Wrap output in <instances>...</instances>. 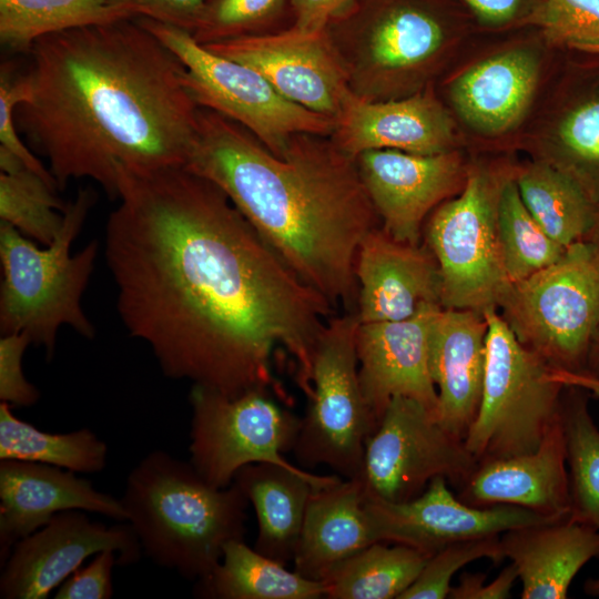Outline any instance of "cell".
I'll list each match as a JSON object with an SVG mask.
<instances>
[{
  "label": "cell",
  "mask_w": 599,
  "mask_h": 599,
  "mask_svg": "<svg viewBox=\"0 0 599 599\" xmlns=\"http://www.w3.org/2000/svg\"><path fill=\"white\" fill-rule=\"evenodd\" d=\"M352 93L367 101L412 95L447 43L436 0H352L325 28Z\"/></svg>",
  "instance_id": "cell-6"
},
{
  "label": "cell",
  "mask_w": 599,
  "mask_h": 599,
  "mask_svg": "<svg viewBox=\"0 0 599 599\" xmlns=\"http://www.w3.org/2000/svg\"><path fill=\"white\" fill-rule=\"evenodd\" d=\"M512 173L468 167L461 191L430 215L425 245L439 268L443 308H497L511 284L502 263L497 212L501 186Z\"/></svg>",
  "instance_id": "cell-9"
},
{
  "label": "cell",
  "mask_w": 599,
  "mask_h": 599,
  "mask_svg": "<svg viewBox=\"0 0 599 599\" xmlns=\"http://www.w3.org/2000/svg\"><path fill=\"white\" fill-rule=\"evenodd\" d=\"M487 558L494 564L505 559L500 535L463 540L448 545L432 555L417 579L398 599H445L453 576L465 565Z\"/></svg>",
  "instance_id": "cell-39"
},
{
  "label": "cell",
  "mask_w": 599,
  "mask_h": 599,
  "mask_svg": "<svg viewBox=\"0 0 599 599\" xmlns=\"http://www.w3.org/2000/svg\"><path fill=\"white\" fill-rule=\"evenodd\" d=\"M585 241L590 243L599 254V211L596 221L588 235L586 236Z\"/></svg>",
  "instance_id": "cell-49"
},
{
  "label": "cell",
  "mask_w": 599,
  "mask_h": 599,
  "mask_svg": "<svg viewBox=\"0 0 599 599\" xmlns=\"http://www.w3.org/2000/svg\"><path fill=\"white\" fill-rule=\"evenodd\" d=\"M440 305H425L414 316L361 323L356 335L358 376L366 405L378 423L393 397L405 396L436 417L438 395L429 372V331Z\"/></svg>",
  "instance_id": "cell-18"
},
{
  "label": "cell",
  "mask_w": 599,
  "mask_h": 599,
  "mask_svg": "<svg viewBox=\"0 0 599 599\" xmlns=\"http://www.w3.org/2000/svg\"><path fill=\"white\" fill-rule=\"evenodd\" d=\"M583 591L588 596L599 597V577L588 579L583 583Z\"/></svg>",
  "instance_id": "cell-50"
},
{
  "label": "cell",
  "mask_w": 599,
  "mask_h": 599,
  "mask_svg": "<svg viewBox=\"0 0 599 599\" xmlns=\"http://www.w3.org/2000/svg\"><path fill=\"white\" fill-rule=\"evenodd\" d=\"M185 68V84L199 106L243 125L273 154L283 155L293 135H332L335 120L284 98L257 71L217 55L189 30L136 17Z\"/></svg>",
  "instance_id": "cell-11"
},
{
  "label": "cell",
  "mask_w": 599,
  "mask_h": 599,
  "mask_svg": "<svg viewBox=\"0 0 599 599\" xmlns=\"http://www.w3.org/2000/svg\"><path fill=\"white\" fill-rule=\"evenodd\" d=\"M321 580L302 577L244 540H232L213 572L197 581L195 595L214 599H319L325 597Z\"/></svg>",
  "instance_id": "cell-28"
},
{
  "label": "cell",
  "mask_w": 599,
  "mask_h": 599,
  "mask_svg": "<svg viewBox=\"0 0 599 599\" xmlns=\"http://www.w3.org/2000/svg\"><path fill=\"white\" fill-rule=\"evenodd\" d=\"M497 309L517 339L552 368L583 372L599 324V254L568 246L550 266L511 283Z\"/></svg>",
  "instance_id": "cell-8"
},
{
  "label": "cell",
  "mask_w": 599,
  "mask_h": 599,
  "mask_svg": "<svg viewBox=\"0 0 599 599\" xmlns=\"http://www.w3.org/2000/svg\"><path fill=\"white\" fill-rule=\"evenodd\" d=\"M518 572L510 562L490 582L486 583L485 573L464 572L459 577L458 583L450 588L448 598L450 599H507L510 597Z\"/></svg>",
  "instance_id": "cell-44"
},
{
  "label": "cell",
  "mask_w": 599,
  "mask_h": 599,
  "mask_svg": "<svg viewBox=\"0 0 599 599\" xmlns=\"http://www.w3.org/2000/svg\"><path fill=\"white\" fill-rule=\"evenodd\" d=\"M364 509L375 541L406 545L429 556L454 542L559 521L517 506L467 505L451 493L443 476L432 479L412 500L364 498Z\"/></svg>",
  "instance_id": "cell-16"
},
{
  "label": "cell",
  "mask_w": 599,
  "mask_h": 599,
  "mask_svg": "<svg viewBox=\"0 0 599 599\" xmlns=\"http://www.w3.org/2000/svg\"><path fill=\"white\" fill-rule=\"evenodd\" d=\"M352 0H290L293 23L291 27L304 33L324 31L328 21Z\"/></svg>",
  "instance_id": "cell-46"
},
{
  "label": "cell",
  "mask_w": 599,
  "mask_h": 599,
  "mask_svg": "<svg viewBox=\"0 0 599 599\" xmlns=\"http://www.w3.org/2000/svg\"><path fill=\"white\" fill-rule=\"evenodd\" d=\"M132 18L143 17L172 24L191 33L196 28L207 0H112Z\"/></svg>",
  "instance_id": "cell-43"
},
{
  "label": "cell",
  "mask_w": 599,
  "mask_h": 599,
  "mask_svg": "<svg viewBox=\"0 0 599 599\" xmlns=\"http://www.w3.org/2000/svg\"><path fill=\"white\" fill-rule=\"evenodd\" d=\"M290 0H207L192 32L201 43L270 33L284 17Z\"/></svg>",
  "instance_id": "cell-37"
},
{
  "label": "cell",
  "mask_w": 599,
  "mask_h": 599,
  "mask_svg": "<svg viewBox=\"0 0 599 599\" xmlns=\"http://www.w3.org/2000/svg\"><path fill=\"white\" fill-rule=\"evenodd\" d=\"M560 161L599 206V79L592 81L562 112L556 129Z\"/></svg>",
  "instance_id": "cell-36"
},
{
  "label": "cell",
  "mask_w": 599,
  "mask_h": 599,
  "mask_svg": "<svg viewBox=\"0 0 599 599\" xmlns=\"http://www.w3.org/2000/svg\"><path fill=\"white\" fill-rule=\"evenodd\" d=\"M500 544L517 569L522 599L567 598L579 570L599 559V529L568 518L509 529Z\"/></svg>",
  "instance_id": "cell-24"
},
{
  "label": "cell",
  "mask_w": 599,
  "mask_h": 599,
  "mask_svg": "<svg viewBox=\"0 0 599 599\" xmlns=\"http://www.w3.org/2000/svg\"><path fill=\"white\" fill-rule=\"evenodd\" d=\"M121 501L142 552L187 580L207 578L225 545L246 534L250 502L238 486L213 487L190 461L164 450L132 468Z\"/></svg>",
  "instance_id": "cell-4"
},
{
  "label": "cell",
  "mask_w": 599,
  "mask_h": 599,
  "mask_svg": "<svg viewBox=\"0 0 599 599\" xmlns=\"http://www.w3.org/2000/svg\"><path fill=\"white\" fill-rule=\"evenodd\" d=\"M583 372L599 379V324L593 333V336L590 343L586 367Z\"/></svg>",
  "instance_id": "cell-48"
},
{
  "label": "cell",
  "mask_w": 599,
  "mask_h": 599,
  "mask_svg": "<svg viewBox=\"0 0 599 599\" xmlns=\"http://www.w3.org/2000/svg\"><path fill=\"white\" fill-rule=\"evenodd\" d=\"M361 323L402 321L440 305L437 262L424 245L400 242L380 226L362 241L355 262Z\"/></svg>",
  "instance_id": "cell-20"
},
{
  "label": "cell",
  "mask_w": 599,
  "mask_h": 599,
  "mask_svg": "<svg viewBox=\"0 0 599 599\" xmlns=\"http://www.w3.org/2000/svg\"><path fill=\"white\" fill-rule=\"evenodd\" d=\"M11 408L1 402L0 459L42 463L74 473L92 474L105 468L106 444L89 428L47 433L19 419Z\"/></svg>",
  "instance_id": "cell-32"
},
{
  "label": "cell",
  "mask_w": 599,
  "mask_h": 599,
  "mask_svg": "<svg viewBox=\"0 0 599 599\" xmlns=\"http://www.w3.org/2000/svg\"><path fill=\"white\" fill-rule=\"evenodd\" d=\"M539 77L537 58L517 49L485 59L457 77L449 90L457 114L484 134L514 128L526 113Z\"/></svg>",
  "instance_id": "cell-26"
},
{
  "label": "cell",
  "mask_w": 599,
  "mask_h": 599,
  "mask_svg": "<svg viewBox=\"0 0 599 599\" xmlns=\"http://www.w3.org/2000/svg\"><path fill=\"white\" fill-rule=\"evenodd\" d=\"M331 136L353 158L383 149L432 155L454 151L456 143L449 113L429 91L386 101L353 94Z\"/></svg>",
  "instance_id": "cell-22"
},
{
  "label": "cell",
  "mask_w": 599,
  "mask_h": 599,
  "mask_svg": "<svg viewBox=\"0 0 599 599\" xmlns=\"http://www.w3.org/2000/svg\"><path fill=\"white\" fill-rule=\"evenodd\" d=\"M528 22L555 45L599 55V0H541Z\"/></svg>",
  "instance_id": "cell-38"
},
{
  "label": "cell",
  "mask_w": 599,
  "mask_h": 599,
  "mask_svg": "<svg viewBox=\"0 0 599 599\" xmlns=\"http://www.w3.org/2000/svg\"><path fill=\"white\" fill-rule=\"evenodd\" d=\"M111 549L119 565L140 559L141 544L128 521L105 526L83 510H63L20 539L1 566L0 597L44 599L92 555Z\"/></svg>",
  "instance_id": "cell-15"
},
{
  "label": "cell",
  "mask_w": 599,
  "mask_h": 599,
  "mask_svg": "<svg viewBox=\"0 0 599 599\" xmlns=\"http://www.w3.org/2000/svg\"><path fill=\"white\" fill-rule=\"evenodd\" d=\"M261 73L284 98L334 120L353 93L326 31L287 29L202 44Z\"/></svg>",
  "instance_id": "cell-14"
},
{
  "label": "cell",
  "mask_w": 599,
  "mask_h": 599,
  "mask_svg": "<svg viewBox=\"0 0 599 599\" xmlns=\"http://www.w3.org/2000/svg\"><path fill=\"white\" fill-rule=\"evenodd\" d=\"M476 18L490 27H502L519 19L529 21L540 2L530 0H463Z\"/></svg>",
  "instance_id": "cell-45"
},
{
  "label": "cell",
  "mask_w": 599,
  "mask_h": 599,
  "mask_svg": "<svg viewBox=\"0 0 599 599\" xmlns=\"http://www.w3.org/2000/svg\"><path fill=\"white\" fill-rule=\"evenodd\" d=\"M57 185L22 166L0 174V220L41 245H49L63 224L67 204Z\"/></svg>",
  "instance_id": "cell-35"
},
{
  "label": "cell",
  "mask_w": 599,
  "mask_h": 599,
  "mask_svg": "<svg viewBox=\"0 0 599 599\" xmlns=\"http://www.w3.org/2000/svg\"><path fill=\"white\" fill-rule=\"evenodd\" d=\"M356 163L380 227L395 240L415 245L425 217L461 191L468 170L455 151L422 155L369 150L358 154Z\"/></svg>",
  "instance_id": "cell-17"
},
{
  "label": "cell",
  "mask_w": 599,
  "mask_h": 599,
  "mask_svg": "<svg viewBox=\"0 0 599 599\" xmlns=\"http://www.w3.org/2000/svg\"><path fill=\"white\" fill-rule=\"evenodd\" d=\"M551 376L565 386H576L599 398V379L585 372H567L552 368Z\"/></svg>",
  "instance_id": "cell-47"
},
{
  "label": "cell",
  "mask_w": 599,
  "mask_h": 599,
  "mask_svg": "<svg viewBox=\"0 0 599 599\" xmlns=\"http://www.w3.org/2000/svg\"><path fill=\"white\" fill-rule=\"evenodd\" d=\"M373 542L361 484L342 478L314 490L293 559L294 571L322 581L333 567Z\"/></svg>",
  "instance_id": "cell-27"
},
{
  "label": "cell",
  "mask_w": 599,
  "mask_h": 599,
  "mask_svg": "<svg viewBox=\"0 0 599 599\" xmlns=\"http://www.w3.org/2000/svg\"><path fill=\"white\" fill-rule=\"evenodd\" d=\"M224 191L281 258L336 308L355 312V262L379 217L356 158L331 135L298 133L273 154L236 121L200 106L186 163Z\"/></svg>",
  "instance_id": "cell-3"
},
{
  "label": "cell",
  "mask_w": 599,
  "mask_h": 599,
  "mask_svg": "<svg viewBox=\"0 0 599 599\" xmlns=\"http://www.w3.org/2000/svg\"><path fill=\"white\" fill-rule=\"evenodd\" d=\"M430 556L409 546L376 541L333 567L322 580L328 599H398Z\"/></svg>",
  "instance_id": "cell-30"
},
{
  "label": "cell",
  "mask_w": 599,
  "mask_h": 599,
  "mask_svg": "<svg viewBox=\"0 0 599 599\" xmlns=\"http://www.w3.org/2000/svg\"><path fill=\"white\" fill-rule=\"evenodd\" d=\"M588 392L565 386L560 415L569 475L568 519L599 529V428L588 407Z\"/></svg>",
  "instance_id": "cell-33"
},
{
  "label": "cell",
  "mask_w": 599,
  "mask_h": 599,
  "mask_svg": "<svg viewBox=\"0 0 599 599\" xmlns=\"http://www.w3.org/2000/svg\"><path fill=\"white\" fill-rule=\"evenodd\" d=\"M30 97L26 69L7 61L0 69V142L1 148L18 156L27 167L57 185L50 170L24 145L14 123V110ZM58 187V186H57Z\"/></svg>",
  "instance_id": "cell-40"
},
{
  "label": "cell",
  "mask_w": 599,
  "mask_h": 599,
  "mask_svg": "<svg viewBox=\"0 0 599 599\" xmlns=\"http://www.w3.org/2000/svg\"><path fill=\"white\" fill-rule=\"evenodd\" d=\"M97 201L91 189H82L67 203L63 224L49 245L35 242L12 225L0 221V332L24 333L31 344L54 354L59 329L68 325L85 338L95 328L81 301L99 253L91 241L75 254L71 245Z\"/></svg>",
  "instance_id": "cell-5"
},
{
  "label": "cell",
  "mask_w": 599,
  "mask_h": 599,
  "mask_svg": "<svg viewBox=\"0 0 599 599\" xmlns=\"http://www.w3.org/2000/svg\"><path fill=\"white\" fill-rule=\"evenodd\" d=\"M497 221L502 263L510 283L550 266L566 251L526 207L515 181V172L501 186Z\"/></svg>",
  "instance_id": "cell-34"
},
{
  "label": "cell",
  "mask_w": 599,
  "mask_h": 599,
  "mask_svg": "<svg viewBox=\"0 0 599 599\" xmlns=\"http://www.w3.org/2000/svg\"><path fill=\"white\" fill-rule=\"evenodd\" d=\"M30 344L24 333L4 334L0 338V400L12 407H28L40 398L38 388L22 369L23 354Z\"/></svg>",
  "instance_id": "cell-41"
},
{
  "label": "cell",
  "mask_w": 599,
  "mask_h": 599,
  "mask_svg": "<svg viewBox=\"0 0 599 599\" xmlns=\"http://www.w3.org/2000/svg\"><path fill=\"white\" fill-rule=\"evenodd\" d=\"M190 463L211 486L225 488L244 466L273 463L293 468L283 455L293 451L301 417L290 400L270 388L236 397L192 386Z\"/></svg>",
  "instance_id": "cell-12"
},
{
  "label": "cell",
  "mask_w": 599,
  "mask_h": 599,
  "mask_svg": "<svg viewBox=\"0 0 599 599\" xmlns=\"http://www.w3.org/2000/svg\"><path fill=\"white\" fill-rule=\"evenodd\" d=\"M519 194L535 220L564 247L585 241L599 206L567 172L538 162L515 172Z\"/></svg>",
  "instance_id": "cell-29"
},
{
  "label": "cell",
  "mask_w": 599,
  "mask_h": 599,
  "mask_svg": "<svg viewBox=\"0 0 599 599\" xmlns=\"http://www.w3.org/2000/svg\"><path fill=\"white\" fill-rule=\"evenodd\" d=\"M132 18L112 0H0V42L28 53L40 38Z\"/></svg>",
  "instance_id": "cell-31"
},
{
  "label": "cell",
  "mask_w": 599,
  "mask_h": 599,
  "mask_svg": "<svg viewBox=\"0 0 599 599\" xmlns=\"http://www.w3.org/2000/svg\"><path fill=\"white\" fill-rule=\"evenodd\" d=\"M484 314L483 392L464 439L477 463L535 451L560 414L565 388L552 378V367L517 339L496 307Z\"/></svg>",
  "instance_id": "cell-7"
},
{
  "label": "cell",
  "mask_w": 599,
  "mask_h": 599,
  "mask_svg": "<svg viewBox=\"0 0 599 599\" xmlns=\"http://www.w3.org/2000/svg\"><path fill=\"white\" fill-rule=\"evenodd\" d=\"M98 512L126 521L121 499L61 467L0 459V566L13 546L63 510Z\"/></svg>",
  "instance_id": "cell-19"
},
{
  "label": "cell",
  "mask_w": 599,
  "mask_h": 599,
  "mask_svg": "<svg viewBox=\"0 0 599 599\" xmlns=\"http://www.w3.org/2000/svg\"><path fill=\"white\" fill-rule=\"evenodd\" d=\"M341 479L337 474L316 475L300 467L273 463L242 467L233 483L256 514L258 531L254 549L285 566L293 561L314 490Z\"/></svg>",
  "instance_id": "cell-25"
},
{
  "label": "cell",
  "mask_w": 599,
  "mask_h": 599,
  "mask_svg": "<svg viewBox=\"0 0 599 599\" xmlns=\"http://www.w3.org/2000/svg\"><path fill=\"white\" fill-rule=\"evenodd\" d=\"M487 331L484 312L443 307L429 331V372L438 395L436 419L463 440L481 398Z\"/></svg>",
  "instance_id": "cell-23"
},
{
  "label": "cell",
  "mask_w": 599,
  "mask_h": 599,
  "mask_svg": "<svg viewBox=\"0 0 599 599\" xmlns=\"http://www.w3.org/2000/svg\"><path fill=\"white\" fill-rule=\"evenodd\" d=\"M104 238L116 309L163 374L236 397L270 388L282 346L312 389L333 305L306 284L212 181L184 166L119 172Z\"/></svg>",
  "instance_id": "cell-1"
},
{
  "label": "cell",
  "mask_w": 599,
  "mask_h": 599,
  "mask_svg": "<svg viewBox=\"0 0 599 599\" xmlns=\"http://www.w3.org/2000/svg\"><path fill=\"white\" fill-rule=\"evenodd\" d=\"M458 490V498L470 506L510 505L567 519L570 494L561 415L535 451L478 463Z\"/></svg>",
  "instance_id": "cell-21"
},
{
  "label": "cell",
  "mask_w": 599,
  "mask_h": 599,
  "mask_svg": "<svg viewBox=\"0 0 599 599\" xmlns=\"http://www.w3.org/2000/svg\"><path fill=\"white\" fill-rule=\"evenodd\" d=\"M356 312L332 316L316 343L311 394L301 417L294 456L305 468L326 465L345 479L358 478L367 438L376 430L364 399L356 351Z\"/></svg>",
  "instance_id": "cell-10"
},
{
  "label": "cell",
  "mask_w": 599,
  "mask_h": 599,
  "mask_svg": "<svg viewBox=\"0 0 599 599\" xmlns=\"http://www.w3.org/2000/svg\"><path fill=\"white\" fill-rule=\"evenodd\" d=\"M28 54L13 119L58 189L90 179L116 200L120 170L185 165L200 106L180 59L136 18L44 35Z\"/></svg>",
  "instance_id": "cell-2"
},
{
  "label": "cell",
  "mask_w": 599,
  "mask_h": 599,
  "mask_svg": "<svg viewBox=\"0 0 599 599\" xmlns=\"http://www.w3.org/2000/svg\"><path fill=\"white\" fill-rule=\"evenodd\" d=\"M119 565L118 554L105 549L93 560L68 577L55 592V599H110L113 596L112 570Z\"/></svg>",
  "instance_id": "cell-42"
},
{
  "label": "cell",
  "mask_w": 599,
  "mask_h": 599,
  "mask_svg": "<svg viewBox=\"0 0 599 599\" xmlns=\"http://www.w3.org/2000/svg\"><path fill=\"white\" fill-rule=\"evenodd\" d=\"M478 463L465 441L449 433L422 403L393 397L367 438L358 478L364 498L404 502L435 477L460 488Z\"/></svg>",
  "instance_id": "cell-13"
}]
</instances>
